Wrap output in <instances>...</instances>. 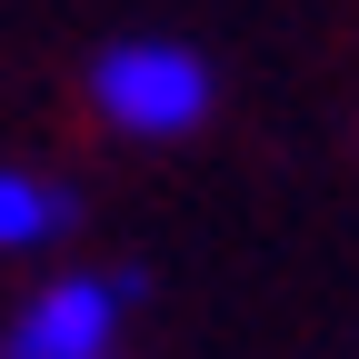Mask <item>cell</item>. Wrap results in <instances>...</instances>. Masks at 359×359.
<instances>
[{
  "mask_svg": "<svg viewBox=\"0 0 359 359\" xmlns=\"http://www.w3.org/2000/svg\"><path fill=\"white\" fill-rule=\"evenodd\" d=\"M90 100H100V120L130 130V140H180V130L210 120V60L180 50V40H120V50H100V70H90Z\"/></svg>",
  "mask_w": 359,
  "mask_h": 359,
  "instance_id": "1",
  "label": "cell"
},
{
  "mask_svg": "<svg viewBox=\"0 0 359 359\" xmlns=\"http://www.w3.org/2000/svg\"><path fill=\"white\" fill-rule=\"evenodd\" d=\"M120 339V280H50L11 339H0V359H110Z\"/></svg>",
  "mask_w": 359,
  "mask_h": 359,
  "instance_id": "2",
  "label": "cell"
},
{
  "mask_svg": "<svg viewBox=\"0 0 359 359\" xmlns=\"http://www.w3.org/2000/svg\"><path fill=\"white\" fill-rule=\"evenodd\" d=\"M60 219H70V200L50 190V180L0 170V250H40V240H60Z\"/></svg>",
  "mask_w": 359,
  "mask_h": 359,
  "instance_id": "3",
  "label": "cell"
}]
</instances>
